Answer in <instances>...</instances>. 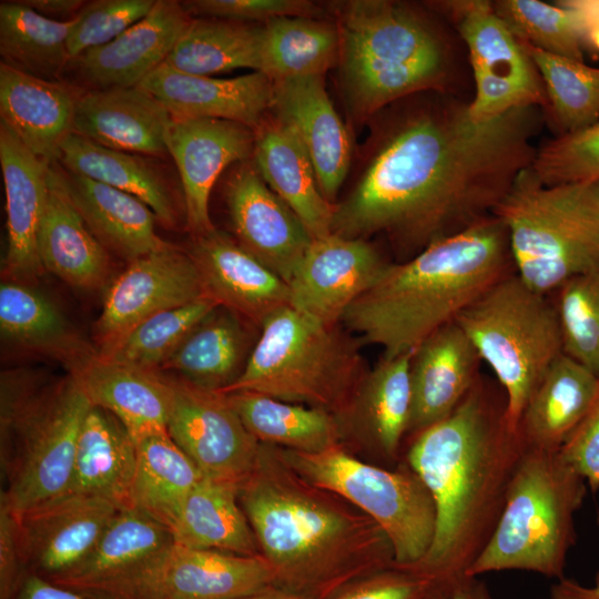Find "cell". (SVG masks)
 Wrapping results in <instances>:
<instances>
[{
  "instance_id": "cell-32",
  "label": "cell",
  "mask_w": 599,
  "mask_h": 599,
  "mask_svg": "<svg viewBox=\"0 0 599 599\" xmlns=\"http://www.w3.org/2000/svg\"><path fill=\"white\" fill-rule=\"evenodd\" d=\"M136 444L120 420L91 406L80 429L70 484L64 495L105 498L131 508Z\"/></svg>"
},
{
  "instance_id": "cell-33",
  "label": "cell",
  "mask_w": 599,
  "mask_h": 599,
  "mask_svg": "<svg viewBox=\"0 0 599 599\" xmlns=\"http://www.w3.org/2000/svg\"><path fill=\"white\" fill-rule=\"evenodd\" d=\"M38 247L43 270L73 287L95 290L109 276L108 250L90 231L50 166Z\"/></svg>"
},
{
  "instance_id": "cell-25",
  "label": "cell",
  "mask_w": 599,
  "mask_h": 599,
  "mask_svg": "<svg viewBox=\"0 0 599 599\" xmlns=\"http://www.w3.org/2000/svg\"><path fill=\"white\" fill-rule=\"evenodd\" d=\"M0 166L6 193L8 248L3 271L28 281L44 270L38 238L49 190V166L0 122Z\"/></svg>"
},
{
  "instance_id": "cell-7",
  "label": "cell",
  "mask_w": 599,
  "mask_h": 599,
  "mask_svg": "<svg viewBox=\"0 0 599 599\" xmlns=\"http://www.w3.org/2000/svg\"><path fill=\"white\" fill-rule=\"evenodd\" d=\"M493 214L505 225L515 273L546 295L599 267V180L544 185L521 171Z\"/></svg>"
},
{
  "instance_id": "cell-19",
  "label": "cell",
  "mask_w": 599,
  "mask_h": 599,
  "mask_svg": "<svg viewBox=\"0 0 599 599\" xmlns=\"http://www.w3.org/2000/svg\"><path fill=\"white\" fill-rule=\"evenodd\" d=\"M254 143L255 131L240 122L172 118L167 153L179 171L186 222L193 236L215 229L209 212L212 189L229 165L252 160Z\"/></svg>"
},
{
  "instance_id": "cell-47",
  "label": "cell",
  "mask_w": 599,
  "mask_h": 599,
  "mask_svg": "<svg viewBox=\"0 0 599 599\" xmlns=\"http://www.w3.org/2000/svg\"><path fill=\"white\" fill-rule=\"evenodd\" d=\"M550 296L562 354L599 377V267L566 281Z\"/></svg>"
},
{
  "instance_id": "cell-44",
  "label": "cell",
  "mask_w": 599,
  "mask_h": 599,
  "mask_svg": "<svg viewBox=\"0 0 599 599\" xmlns=\"http://www.w3.org/2000/svg\"><path fill=\"white\" fill-rule=\"evenodd\" d=\"M521 42V41H520ZM542 79L547 104L544 121L554 136L599 121V68L555 55L521 42Z\"/></svg>"
},
{
  "instance_id": "cell-17",
  "label": "cell",
  "mask_w": 599,
  "mask_h": 599,
  "mask_svg": "<svg viewBox=\"0 0 599 599\" xmlns=\"http://www.w3.org/2000/svg\"><path fill=\"white\" fill-rule=\"evenodd\" d=\"M120 509L105 498L69 494L14 511L28 572L52 580L77 567Z\"/></svg>"
},
{
  "instance_id": "cell-39",
  "label": "cell",
  "mask_w": 599,
  "mask_h": 599,
  "mask_svg": "<svg viewBox=\"0 0 599 599\" xmlns=\"http://www.w3.org/2000/svg\"><path fill=\"white\" fill-rule=\"evenodd\" d=\"M172 542V534L165 526L135 508H122L89 556L49 581L80 591L133 567Z\"/></svg>"
},
{
  "instance_id": "cell-27",
  "label": "cell",
  "mask_w": 599,
  "mask_h": 599,
  "mask_svg": "<svg viewBox=\"0 0 599 599\" xmlns=\"http://www.w3.org/2000/svg\"><path fill=\"white\" fill-rule=\"evenodd\" d=\"M92 406L101 407L125 427L135 441L167 433L174 387L155 370L109 362L97 353L70 370Z\"/></svg>"
},
{
  "instance_id": "cell-24",
  "label": "cell",
  "mask_w": 599,
  "mask_h": 599,
  "mask_svg": "<svg viewBox=\"0 0 599 599\" xmlns=\"http://www.w3.org/2000/svg\"><path fill=\"white\" fill-rule=\"evenodd\" d=\"M480 363L477 349L455 321L425 338L410 359L407 433L415 436L450 415L480 376Z\"/></svg>"
},
{
  "instance_id": "cell-30",
  "label": "cell",
  "mask_w": 599,
  "mask_h": 599,
  "mask_svg": "<svg viewBox=\"0 0 599 599\" xmlns=\"http://www.w3.org/2000/svg\"><path fill=\"white\" fill-rule=\"evenodd\" d=\"M77 98L63 83L0 63V122L48 164L72 132Z\"/></svg>"
},
{
  "instance_id": "cell-10",
  "label": "cell",
  "mask_w": 599,
  "mask_h": 599,
  "mask_svg": "<svg viewBox=\"0 0 599 599\" xmlns=\"http://www.w3.org/2000/svg\"><path fill=\"white\" fill-rule=\"evenodd\" d=\"M455 322L494 372L506 395L509 427L517 432L530 396L562 354L551 296L512 273L486 290Z\"/></svg>"
},
{
  "instance_id": "cell-40",
  "label": "cell",
  "mask_w": 599,
  "mask_h": 599,
  "mask_svg": "<svg viewBox=\"0 0 599 599\" xmlns=\"http://www.w3.org/2000/svg\"><path fill=\"white\" fill-rule=\"evenodd\" d=\"M0 328L4 338L54 356L70 370L95 354L78 339L47 297L20 282L1 283Z\"/></svg>"
},
{
  "instance_id": "cell-6",
  "label": "cell",
  "mask_w": 599,
  "mask_h": 599,
  "mask_svg": "<svg viewBox=\"0 0 599 599\" xmlns=\"http://www.w3.org/2000/svg\"><path fill=\"white\" fill-rule=\"evenodd\" d=\"M588 490L586 480L559 450L527 448L509 483L498 524L465 576L522 570L565 577L577 541L575 514Z\"/></svg>"
},
{
  "instance_id": "cell-58",
  "label": "cell",
  "mask_w": 599,
  "mask_h": 599,
  "mask_svg": "<svg viewBox=\"0 0 599 599\" xmlns=\"http://www.w3.org/2000/svg\"><path fill=\"white\" fill-rule=\"evenodd\" d=\"M549 599H599V571L591 586L566 576L557 579L549 589Z\"/></svg>"
},
{
  "instance_id": "cell-45",
  "label": "cell",
  "mask_w": 599,
  "mask_h": 599,
  "mask_svg": "<svg viewBox=\"0 0 599 599\" xmlns=\"http://www.w3.org/2000/svg\"><path fill=\"white\" fill-rule=\"evenodd\" d=\"M413 352L385 357L363 375L357 412L364 427L387 457L398 454L412 408L409 367Z\"/></svg>"
},
{
  "instance_id": "cell-11",
  "label": "cell",
  "mask_w": 599,
  "mask_h": 599,
  "mask_svg": "<svg viewBox=\"0 0 599 599\" xmlns=\"http://www.w3.org/2000/svg\"><path fill=\"white\" fill-rule=\"evenodd\" d=\"M290 458L307 481L341 495L370 516L390 542L395 567L410 570L425 558L434 539L436 508L409 466L387 470L336 446L317 453L293 450Z\"/></svg>"
},
{
  "instance_id": "cell-36",
  "label": "cell",
  "mask_w": 599,
  "mask_h": 599,
  "mask_svg": "<svg viewBox=\"0 0 599 599\" xmlns=\"http://www.w3.org/2000/svg\"><path fill=\"white\" fill-rule=\"evenodd\" d=\"M240 315L219 306L182 342L161 368L194 386L222 392L244 370L248 335Z\"/></svg>"
},
{
  "instance_id": "cell-1",
  "label": "cell",
  "mask_w": 599,
  "mask_h": 599,
  "mask_svg": "<svg viewBox=\"0 0 599 599\" xmlns=\"http://www.w3.org/2000/svg\"><path fill=\"white\" fill-rule=\"evenodd\" d=\"M468 104L438 91L392 104L358 180L334 204L332 234H385L406 261L493 215L531 165L544 113L521 108L478 122Z\"/></svg>"
},
{
  "instance_id": "cell-5",
  "label": "cell",
  "mask_w": 599,
  "mask_h": 599,
  "mask_svg": "<svg viewBox=\"0 0 599 599\" xmlns=\"http://www.w3.org/2000/svg\"><path fill=\"white\" fill-rule=\"evenodd\" d=\"M91 403L69 375L40 384L22 375L1 379V497L16 512L63 496Z\"/></svg>"
},
{
  "instance_id": "cell-42",
  "label": "cell",
  "mask_w": 599,
  "mask_h": 599,
  "mask_svg": "<svg viewBox=\"0 0 599 599\" xmlns=\"http://www.w3.org/2000/svg\"><path fill=\"white\" fill-rule=\"evenodd\" d=\"M225 395L257 440L285 445L303 453H317L336 446L338 424L323 408L305 407L246 390Z\"/></svg>"
},
{
  "instance_id": "cell-26",
  "label": "cell",
  "mask_w": 599,
  "mask_h": 599,
  "mask_svg": "<svg viewBox=\"0 0 599 599\" xmlns=\"http://www.w3.org/2000/svg\"><path fill=\"white\" fill-rule=\"evenodd\" d=\"M171 120L140 87L89 90L77 98L72 133L109 149L158 156L167 153Z\"/></svg>"
},
{
  "instance_id": "cell-48",
  "label": "cell",
  "mask_w": 599,
  "mask_h": 599,
  "mask_svg": "<svg viewBox=\"0 0 599 599\" xmlns=\"http://www.w3.org/2000/svg\"><path fill=\"white\" fill-rule=\"evenodd\" d=\"M497 16L521 42L545 52L585 61V49L572 14L557 1H491Z\"/></svg>"
},
{
  "instance_id": "cell-22",
  "label": "cell",
  "mask_w": 599,
  "mask_h": 599,
  "mask_svg": "<svg viewBox=\"0 0 599 599\" xmlns=\"http://www.w3.org/2000/svg\"><path fill=\"white\" fill-rule=\"evenodd\" d=\"M191 19L181 2L156 0L143 19L69 64L90 90L138 87L164 63Z\"/></svg>"
},
{
  "instance_id": "cell-35",
  "label": "cell",
  "mask_w": 599,
  "mask_h": 599,
  "mask_svg": "<svg viewBox=\"0 0 599 599\" xmlns=\"http://www.w3.org/2000/svg\"><path fill=\"white\" fill-rule=\"evenodd\" d=\"M240 487L202 476L171 530L176 545L256 556V538L241 506Z\"/></svg>"
},
{
  "instance_id": "cell-31",
  "label": "cell",
  "mask_w": 599,
  "mask_h": 599,
  "mask_svg": "<svg viewBox=\"0 0 599 599\" xmlns=\"http://www.w3.org/2000/svg\"><path fill=\"white\" fill-rule=\"evenodd\" d=\"M599 393V377L561 354L530 396L517 432L527 448L559 450Z\"/></svg>"
},
{
  "instance_id": "cell-49",
  "label": "cell",
  "mask_w": 599,
  "mask_h": 599,
  "mask_svg": "<svg viewBox=\"0 0 599 599\" xmlns=\"http://www.w3.org/2000/svg\"><path fill=\"white\" fill-rule=\"evenodd\" d=\"M530 169L544 185L599 180V121L545 141L537 148Z\"/></svg>"
},
{
  "instance_id": "cell-9",
  "label": "cell",
  "mask_w": 599,
  "mask_h": 599,
  "mask_svg": "<svg viewBox=\"0 0 599 599\" xmlns=\"http://www.w3.org/2000/svg\"><path fill=\"white\" fill-rule=\"evenodd\" d=\"M261 327L244 370L220 393L254 392L325 409L343 403L359 380L363 358L358 345L337 324L288 305Z\"/></svg>"
},
{
  "instance_id": "cell-41",
  "label": "cell",
  "mask_w": 599,
  "mask_h": 599,
  "mask_svg": "<svg viewBox=\"0 0 599 599\" xmlns=\"http://www.w3.org/2000/svg\"><path fill=\"white\" fill-rule=\"evenodd\" d=\"M263 27L261 72L274 82L324 75L338 63L341 39L336 22L282 17Z\"/></svg>"
},
{
  "instance_id": "cell-56",
  "label": "cell",
  "mask_w": 599,
  "mask_h": 599,
  "mask_svg": "<svg viewBox=\"0 0 599 599\" xmlns=\"http://www.w3.org/2000/svg\"><path fill=\"white\" fill-rule=\"evenodd\" d=\"M11 599H95L28 572Z\"/></svg>"
},
{
  "instance_id": "cell-13",
  "label": "cell",
  "mask_w": 599,
  "mask_h": 599,
  "mask_svg": "<svg viewBox=\"0 0 599 599\" xmlns=\"http://www.w3.org/2000/svg\"><path fill=\"white\" fill-rule=\"evenodd\" d=\"M433 7L451 23L467 50L475 88L468 104L473 120L490 121L516 109L546 106L535 62L491 1H437Z\"/></svg>"
},
{
  "instance_id": "cell-29",
  "label": "cell",
  "mask_w": 599,
  "mask_h": 599,
  "mask_svg": "<svg viewBox=\"0 0 599 599\" xmlns=\"http://www.w3.org/2000/svg\"><path fill=\"white\" fill-rule=\"evenodd\" d=\"M50 171L106 250L131 262L167 244L155 232L152 210L135 196L65 170L58 162L50 164Z\"/></svg>"
},
{
  "instance_id": "cell-54",
  "label": "cell",
  "mask_w": 599,
  "mask_h": 599,
  "mask_svg": "<svg viewBox=\"0 0 599 599\" xmlns=\"http://www.w3.org/2000/svg\"><path fill=\"white\" fill-rule=\"evenodd\" d=\"M27 573L16 512L0 498V599H11Z\"/></svg>"
},
{
  "instance_id": "cell-23",
  "label": "cell",
  "mask_w": 599,
  "mask_h": 599,
  "mask_svg": "<svg viewBox=\"0 0 599 599\" xmlns=\"http://www.w3.org/2000/svg\"><path fill=\"white\" fill-rule=\"evenodd\" d=\"M138 87L155 97L172 118H212L243 123L254 131L272 109L274 81L262 72L215 78L161 64Z\"/></svg>"
},
{
  "instance_id": "cell-60",
  "label": "cell",
  "mask_w": 599,
  "mask_h": 599,
  "mask_svg": "<svg viewBox=\"0 0 599 599\" xmlns=\"http://www.w3.org/2000/svg\"><path fill=\"white\" fill-rule=\"evenodd\" d=\"M454 581H438L423 599H451Z\"/></svg>"
},
{
  "instance_id": "cell-55",
  "label": "cell",
  "mask_w": 599,
  "mask_h": 599,
  "mask_svg": "<svg viewBox=\"0 0 599 599\" xmlns=\"http://www.w3.org/2000/svg\"><path fill=\"white\" fill-rule=\"evenodd\" d=\"M573 17L585 51L599 54V0L558 1Z\"/></svg>"
},
{
  "instance_id": "cell-8",
  "label": "cell",
  "mask_w": 599,
  "mask_h": 599,
  "mask_svg": "<svg viewBox=\"0 0 599 599\" xmlns=\"http://www.w3.org/2000/svg\"><path fill=\"white\" fill-rule=\"evenodd\" d=\"M241 507L275 571V589L329 599L359 575L335 550L348 522L334 509L253 474L238 489Z\"/></svg>"
},
{
  "instance_id": "cell-50",
  "label": "cell",
  "mask_w": 599,
  "mask_h": 599,
  "mask_svg": "<svg viewBox=\"0 0 599 599\" xmlns=\"http://www.w3.org/2000/svg\"><path fill=\"white\" fill-rule=\"evenodd\" d=\"M156 0H95L72 20L68 51L72 59L106 44L143 19Z\"/></svg>"
},
{
  "instance_id": "cell-38",
  "label": "cell",
  "mask_w": 599,
  "mask_h": 599,
  "mask_svg": "<svg viewBox=\"0 0 599 599\" xmlns=\"http://www.w3.org/2000/svg\"><path fill=\"white\" fill-rule=\"evenodd\" d=\"M263 33V24L192 18L164 64L210 77L236 69L261 72Z\"/></svg>"
},
{
  "instance_id": "cell-51",
  "label": "cell",
  "mask_w": 599,
  "mask_h": 599,
  "mask_svg": "<svg viewBox=\"0 0 599 599\" xmlns=\"http://www.w3.org/2000/svg\"><path fill=\"white\" fill-rule=\"evenodd\" d=\"M191 18L263 24L282 17L325 19L324 10L307 0H189L181 2Z\"/></svg>"
},
{
  "instance_id": "cell-16",
  "label": "cell",
  "mask_w": 599,
  "mask_h": 599,
  "mask_svg": "<svg viewBox=\"0 0 599 599\" xmlns=\"http://www.w3.org/2000/svg\"><path fill=\"white\" fill-rule=\"evenodd\" d=\"M389 264L367 240L314 238L288 282L291 306L337 324Z\"/></svg>"
},
{
  "instance_id": "cell-52",
  "label": "cell",
  "mask_w": 599,
  "mask_h": 599,
  "mask_svg": "<svg viewBox=\"0 0 599 599\" xmlns=\"http://www.w3.org/2000/svg\"><path fill=\"white\" fill-rule=\"evenodd\" d=\"M437 582L393 566L348 585L329 599H423Z\"/></svg>"
},
{
  "instance_id": "cell-59",
  "label": "cell",
  "mask_w": 599,
  "mask_h": 599,
  "mask_svg": "<svg viewBox=\"0 0 599 599\" xmlns=\"http://www.w3.org/2000/svg\"><path fill=\"white\" fill-rule=\"evenodd\" d=\"M451 599H494L487 586L477 577L463 576L453 582Z\"/></svg>"
},
{
  "instance_id": "cell-34",
  "label": "cell",
  "mask_w": 599,
  "mask_h": 599,
  "mask_svg": "<svg viewBox=\"0 0 599 599\" xmlns=\"http://www.w3.org/2000/svg\"><path fill=\"white\" fill-rule=\"evenodd\" d=\"M58 163L135 196L162 224L169 227L176 224L169 183L160 167L145 155L109 149L71 132L60 145Z\"/></svg>"
},
{
  "instance_id": "cell-2",
  "label": "cell",
  "mask_w": 599,
  "mask_h": 599,
  "mask_svg": "<svg viewBox=\"0 0 599 599\" xmlns=\"http://www.w3.org/2000/svg\"><path fill=\"white\" fill-rule=\"evenodd\" d=\"M525 449L504 389L481 375L450 415L415 435L407 465L433 497L436 527L412 571L436 581L465 576L498 524Z\"/></svg>"
},
{
  "instance_id": "cell-61",
  "label": "cell",
  "mask_w": 599,
  "mask_h": 599,
  "mask_svg": "<svg viewBox=\"0 0 599 599\" xmlns=\"http://www.w3.org/2000/svg\"><path fill=\"white\" fill-rule=\"evenodd\" d=\"M238 599H303L294 595L281 591L278 589H271L261 593L242 597Z\"/></svg>"
},
{
  "instance_id": "cell-3",
  "label": "cell",
  "mask_w": 599,
  "mask_h": 599,
  "mask_svg": "<svg viewBox=\"0 0 599 599\" xmlns=\"http://www.w3.org/2000/svg\"><path fill=\"white\" fill-rule=\"evenodd\" d=\"M512 273L507 230L493 214L390 263L342 322L365 343L380 346L385 357L409 353Z\"/></svg>"
},
{
  "instance_id": "cell-4",
  "label": "cell",
  "mask_w": 599,
  "mask_h": 599,
  "mask_svg": "<svg viewBox=\"0 0 599 599\" xmlns=\"http://www.w3.org/2000/svg\"><path fill=\"white\" fill-rule=\"evenodd\" d=\"M335 8L341 84L356 120L418 93H454L453 43L427 14L387 0H353Z\"/></svg>"
},
{
  "instance_id": "cell-12",
  "label": "cell",
  "mask_w": 599,
  "mask_h": 599,
  "mask_svg": "<svg viewBox=\"0 0 599 599\" xmlns=\"http://www.w3.org/2000/svg\"><path fill=\"white\" fill-rule=\"evenodd\" d=\"M274 588L275 571L265 557L172 542L78 592L95 599H238Z\"/></svg>"
},
{
  "instance_id": "cell-14",
  "label": "cell",
  "mask_w": 599,
  "mask_h": 599,
  "mask_svg": "<svg viewBox=\"0 0 599 599\" xmlns=\"http://www.w3.org/2000/svg\"><path fill=\"white\" fill-rule=\"evenodd\" d=\"M174 400L167 423L172 440L202 476L238 487L257 465V439L225 394L172 379Z\"/></svg>"
},
{
  "instance_id": "cell-21",
  "label": "cell",
  "mask_w": 599,
  "mask_h": 599,
  "mask_svg": "<svg viewBox=\"0 0 599 599\" xmlns=\"http://www.w3.org/2000/svg\"><path fill=\"white\" fill-rule=\"evenodd\" d=\"M271 112L296 134L323 195L335 204L351 166L352 143L326 91L324 75L275 81Z\"/></svg>"
},
{
  "instance_id": "cell-20",
  "label": "cell",
  "mask_w": 599,
  "mask_h": 599,
  "mask_svg": "<svg viewBox=\"0 0 599 599\" xmlns=\"http://www.w3.org/2000/svg\"><path fill=\"white\" fill-rule=\"evenodd\" d=\"M187 253L205 293L253 324L291 305L288 284L222 231L193 236Z\"/></svg>"
},
{
  "instance_id": "cell-28",
  "label": "cell",
  "mask_w": 599,
  "mask_h": 599,
  "mask_svg": "<svg viewBox=\"0 0 599 599\" xmlns=\"http://www.w3.org/2000/svg\"><path fill=\"white\" fill-rule=\"evenodd\" d=\"M270 189L296 214L313 238L332 234L334 204L323 195L313 164L293 130L266 115L255 129L252 158Z\"/></svg>"
},
{
  "instance_id": "cell-46",
  "label": "cell",
  "mask_w": 599,
  "mask_h": 599,
  "mask_svg": "<svg viewBox=\"0 0 599 599\" xmlns=\"http://www.w3.org/2000/svg\"><path fill=\"white\" fill-rule=\"evenodd\" d=\"M220 305L210 295L159 312L100 347L105 361L155 370L177 349L190 333Z\"/></svg>"
},
{
  "instance_id": "cell-37",
  "label": "cell",
  "mask_w": 599,
  "mask_h": 599,
  "mask_svg": "<svg viewBox=\"0 0 599 599\" xmlns=\"http://www.w3.org/2000/svg\"><path fill=\"white\" fill-rule=\"evenodd\" d=\"M202 474L169 433L136 443V466L130 504L165 526L174 527Z\"/></svg>"
},
{
  "instance_id": "cell-18",
  "label": "cell",
  "mask_w": 599,
  "mask_h": 599,
  "mask_svg": "<svg viewBox=\"0 0 599 599\" xmlns=\"http://www.w3.org/2000/svg\"><path fill=\"white\" fill-rule=\"evenodd\" d=\"M225 200L236 242L288 284L314 238L265 183L253 160L233 170Z\"/></svg>"
},
{
  "instance_id": "cell-57",
  "label": "cell",
  "mask_w": 599,
  "mask_h": 599,
  "mask_svg": "<svg viewBox=\"0 0 599 599\" xmlns=\"http://www.w3.org/2000/svg\"><path fill=\"white\" fill-rule=\"evenodd\" d=\"M22 2L43 17L62 22L73 20L85 6L82 0H23Z\"/></svg>"
},
{
  "instance_id": "cell-43",
  "label": "cell",
  "mask_w": 599,
  "mask_h": 599,
  "mask_svg": "<svg viewBox=\"0 0 599 599\" xmlns=\"http://www.w3.org/2000/svg\"><path fill=\"white\" fill-rule=\"evenodd\" d=\"M72 20L43 17L22 1L0 4L2 63L30 75L58 81L71 58L68 37Z\"/></svg>"
},
{
  "instance_id": "cell-15",
  "label": "cell",
  "mask_w": 599,
  "mask_h": 599,
  "mask_svg": "<svg viewBox=\"0 0 599 599\" xmlns=\"http://www.w3.org/2000/svg\"><path fill=\"white\" fill-rule=\"evenodd\" d=\"M206 295L195 263L171 244L130 262L110 286L95 323L100 347L143 319Z\"/></svg>"
},
{
  "instance_id": "cell-53",
  "label": "cell",
  "mask_w": 599,
  "mask_h": 599,
  "mask_svg": "<svg viewBox=\"0 0 599 599\" xmlns=\"http://www.w3.org/2000/svg\"><path fill=\"white\" fill-rule=\"evenodd\" d=\"M559 454L586 480L591 491L599 489V393Z\"/></svg>"
}]
</instances>
